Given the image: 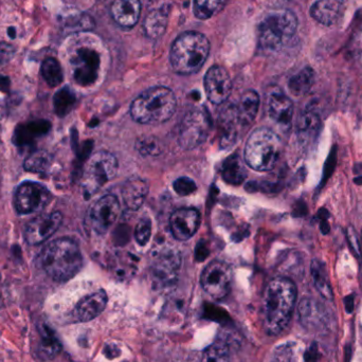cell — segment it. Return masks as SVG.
Segmentation results:
<instances>
[{"mask_svg":"<svg viewBox=\"0 0 362 362\" xmlns=\"http://www.w3.org/2000/svg\"><path fill=\"white\" fill-rule=\"evenodd\" d=\"M246 176H247V171L245 165L237 155H233L223 163V177L225 178V181L232 185H239L243 183Z\"/></svg>","mask_w":362,"mask_h":362,"instance_id":"obj_27","label":"cell"},{"mask_svg":"<svg viewBox=\"0 0 362 362\" xmlns=\"http://www.w3.org/2000/svg\"><path fill=\"white\" fill-rule=\"evenodd\" d=\"M207 97L212 104L221 105L228 101L232 92V81L228 71L221 66H213L204 76Z\"/></svg>","mask_w":362,"mask_h":362,"instance_id":"obj_13","label":"cell"},{"mask_svg":"<svg viewBox=\"0 0 362 362\" xmlns=\"http://www.w3.org/2000/svg\"><path fill=\"white\" fill-rule=\"evenodd\" d=\"M41 268L57 282L74 278L82 268L83 256L78 243L68 237L55 239L39 256Z\"/></svg>","mask_w":362,"mask_h":362,"instance_id":"obj_2","label":"cell"},{"mask_svg":"<svg viewBox=\"0 0 362 362\" xmlns=\"http://www.w3.org/2000/svg\"><path fill=\"white\" fill-rule=\"evenodd\" d=\"M63 221V215L60 212L39 215L27 225L25 237L29 245L36 246L53 237Z\"/></svg>","mask_w":362,"mask_h":362,"instance_id":"obj_14","label":"cell"},{"mask_svg":"<svg viewBox=\"0 0 362 362\" xmlns=\"http://www.w3.org/2000/svg\"><path fill=\"white\" fill-rule=\"evenodd\" d=\"M174 189L179 195H189L196 190V185L193 180L187 177L179 178L174 183Z\"/></svg>","mask_w":362,"mask_h":362,"instance_id":"obj_40","label":"cell"},{"mask_svg":"<svg viewBox=\"0 0 362 362\" xmlns=\"http://www.w3.org/2000/svg\"><path fill=\"white\" fill-rule=\"evenodd\" d=\"M140 13V0H115L111 6V15L113 20L123 28H132L137 24Z\"/></svg>","mask_w":362,"mask_h":362,"instance_id":"obj_22","label":"cell"},{"mask_svg":"<svg viewBox=\"0 0 362 362\" xmlns=\"http://www.w3.org/2000/svg\"><path fill=\"white\" fill-rule=\"evenodd\" d=\"M66 31L78 32V31H89L94 29L95 22L90 16L85 13L72 14L68 15L63 22Z\"/></svg>","mask_w":362,"mask_h":362,"instance_id":"obj_35","label":"cell"},{"mask_svg":"<svg viewBox=\"0 0 362 362\" xmlns=\"http://www.w3.org/2000/svg\"><path fill=\"white\" fill-rule=\"evenodd\" d=\"M212 130V120L208 109L204 107L192 109L183 117L178 132L180 146L193 150L202 146Z\"/></svg>","mask_w":362,"mask_h":362,"instance_id":"obj_8","label":"cell"},{"mask_svg":"<svg viewBox=\"0 0 362 362\" xmlns=\"http://www.w3.org/2000/svg\"><path fill=\"white\" fill-rule=\"evenodd\" d=\"M146 195H148V185L141 178H130L122 188V198L130 210L136 211L141 208Z\"/></svg>","mask_w":362,"mask_h":362,"instance_id":"obj_25","label":"cell"},{"mask_svg":"<svg viewBox=\"0 0 362 362\" xmlns=\"http://www.w3.org/2000/svg\"><path fill=\"white\" fill-rule=\"evenodd\" d=\"M41 343L39 354L43 359H53L61 351V343L55 333L47 326L41 328Z\"/></svg>","mask_w":362,"mask_h":362,"instance_id":"obj_29","label":"cell"},{"mask_svg":"<svg viewBox=\"0 0 362 362\" xmlns=\"http://www.w3.org/2000/svg\"><path fill=\"white\" fill-rule=\"evenodd\" d=\"M180 264L181 260L177 252L174 250L161 252L155 258L153 264V276L155 281L161 284H171L177 277Z\"/></svg>","mask_w":362,"mask_h":362,"instance_id":"obj_19","label":"cell"},{"mask_svg":"<svg viewBox=\"0 0 362 362\" xmlns=\"http://www.w3.org/2000/svg\"><path fill=\"white\" fill-rule=\"evenodd\" d=\"M8 35L11 37L12 39H15L16 37V29L14 27H10L8 28Z\"/></svg>","mask_w":362,"mask_h":362,"instance_id":"obj_43","label":"cell"},{"mask_svg":"<svg viewBox=\"0 0 362 362\" xmlns=\"http://www.w3.org/2000/svg\"><path fill=\"white\" fill-rule=\"evenodd\" d=\"M169 4L167 0L157 4L155 7L151 8L150 12L144 20V30L146 34L152 39L161 36L167 28L169 20Z\"/></svg>","mask_w":362,"mask_h":362,"instance_id":"obj_24","label":"cell"},{"mask_svg":"<svg viewBox=\"0 0 362 362\" xmlns=\"http://www.w3.org/2000/svg\"><path fill=\"white\" fill-rule=\"evenodd\" d=\"M9 87V78H5V76H0V88H8Z\"/></svg>","mask_w":362,"mask_h":362,"instance_id":"obj_42","label":"cell"},{"mask_svg":"<svg viewBox=\"0 0 362 362\" xmlns=\"http://www.w3.org/2000/svg\"><path fill=\"white\" fill-rule=\"evenodd\" d=\"M314 84V71L310 68L301 70L289 81V89L295 96L305 95Z\"/></svg>","mask_w":362,"mask_h":362,"instance_id":"obj_33","label":"cell"},{"mask_svg":"<svg viewBox=\"0 0 362 362\" xmlns=\"http://www.w3.org/2000/svg\"><path fill=\"white\" fill-rule=\"evenodd\" d=\"M299 316L302 324L310 330H320L326 324V312L314 300L306 298L299 305Z\"/></svg>","mask_w":362,"mask_h":362,"instance_id":"obj_23","label":"cell"},{"mask_svg":"<svg viewBox=\"0 0 362 362\" xmlns=\"http://www.w3.org/2000/svg\"><path fill=\"white\" fill-rule=\"evenodd\" d=\"M312 276L314 279V286L326 299H333L332 286L328 279V271L323 263L319 260L312 262Z\"/></svg>","mask_w":362,"mask_h":362,"instance_id":"obj_28","label":"cell"},{"mask_svg":"<svg viewBox=\"0 0 362 362\" xmlns=\"http://www.w3.org/2000/svg\"><path fill=\"white\" fill-rule=\"evenodd\" d=\"M200 215L191 208L178 209L169 218V227L174 237L178 241H188L200 228Z\"/></svg>","mask_w":362,"mask_h":362,"instance_id":"obj_17","label":"cell"},{"mask_svg":"<svg viewBox=\"0 0 362 362\" xmlns=\"http://www.w3.org/2000/svg\"><path fill=\"white\" fill-rule=\"evenodd\" d=\"M41 76L47 84L51 87H57L63 82V70L59 62L53 57H48L41 64Z\"/></svg>","mask_w":362,"mask_h":362,"instance_id":"obj_32","label":"cell"},{"mask_svg":"<svg viewBox=\"0 0 362 362\" xmlns=\"http://www.w3.org/2000/svg\"><path fill=\"white\" fill-rule=\"evenodd\" d=\"M117 158L111 153L100 151L87 161L82 176L83 192L86 197L98 193L106 183L116 177L118 172Z\"/></svg>","mask_w":362,"mask_h":362,"instance_id":"obj_7","label":"cell"},{"mask_svg":"<svg viewBox=\"0 0 362 362\" xmlns=\"http://www.w3.org/2000/svg\"><path fill=\"white\" fill-rule=\"evenodd\" d=\"M50 130L51 123L47 120H36L20 124L14 132V144L20 152L32 153L39 138L48 134Z\"/></svg>","mask_w":362,"mask_h":362,"instance_id":"obj_15","label":"cell"},{"mask_svg":"<svg viewBox=\"0 0 362 362\" xmlns=\"http://www.w3.org/2000/svg\"><path fill=\"white\" fill-rule=\"evenodd\" d=\"M219 125H221V144L223 148L233 146L239 137V130L241 127L237 118L235 104H229L223 107L219 115Z\"/></svg>","mask_w":362,"mask_h":362,"instance_id":"obj_21","label":"cell"},{"mask_svg":"<svg viewBox=\"0 0 362 362\" xmlns=\"http://www.w3.org/2000/svg\"><path fill=\"white\" fill-rule=\"evenodd\" d=\"M202 362H230V351L223 343H214L206 349Z\"/></svg>","mask_w":362,"mask_h":362,"instance_id":"obj_36","label":"cell"},{"mask_svg":"<svg viewBox=\"0 0 362 362\" xmlns=\"http://www.w3.org/2000/svg\"><path fill=\"white\" fill-rule=\"evenodd\" d=\"M74 78L81 86L94 84L98 78L100 55L94 49L82 47L72 60Z\"/></svg>","mask_w":362,"mask_h":362,"instance_id":"obj_12","label":"cell"},{"mask_svg":"<svg viewBox=\"0 0 362 362\" xmlns=\"http://www.w3.org/2000/svg\"><path fill=\"white\" fill-rule=\"evenodd\" d=\"M137 148L142 155L160 154L161 148L156 138L146 137L138 140Z\"/></svg>","mask_w":362,"mask_h":362,"instance_id":"obj_39","label":"cell"},{"mask_svg":"<svg viewBox=\"0 0 362 362\" xmlns=\"http://www.w3.org/2000/svg\"><path fill=\"white\" fill-rule=\"evenodd\" d=\"M53 163V157L46 151H34L31 153L24 163V169L32 173H45Z\"/></svg>","mask_w":362,"mask_h":362,"instance_id":"obj_30","label":"cell"},{"mask_svg":"<svg viewBox=\"0 0 362 362\" xmlns=\"http://www.w3.org/2000/svg\"><path fill=\"white\" fill-rule=\"evenodd\" d=\"M70 1H76V0H70Z\"/></svg>","mask_w":362,"mask_h":362,"instance_id":"obj_44","label":"cell"},{"mask_svg":"<svg viewBox=\"0 0 362 362\" xmlns=\"http://www.w3.org/2000/svg\"><path fill=\"white\" fill-rule=\"evenodd\" d=\"M76 95L69 87H64L60 89L53 98L55 111L59 117H65L71 111L76 104Z\"/></svg>","mask_w":362,"mask_h":362,"instance_id":"obj_31","label":"cell"},{"mask_svg":"<svg viewBox=\"0 0 362 362\" xmlns=\"http://www.w3.org/2000/svg\"><path fill=\"white\" fill-rule=\"evenodd\" d=\"M177 107L175 95L167 87H152L130 105L132 119L141 124H160L173 117Z\"/></svg>","mask_w":362,"mask_h":362,"instance_id":"obj_3","label":"cell"},{"mask_svg":"<svg viewBox=\"0 0 362 362\" xmlns=\"http://www.w3.org/2000/svg\"><path fill=\"white\" fill-rule=\"evenodd\" d=\"M120 213L121 206L118 198L113 195L103 196L89 210V223L97 233L104 235L117 221Z\"/></svg>","mask_w":362,"mask_h":362,"instance_id":"obj_10","label":"cell"},{"mask_svg":"<svg viewBox=\"0 0 362 362\" xmlns=\"http://www.w3.org/2000/svg\"><path fill=\"white\" fill-rule=\"evenodd\" d=\"M258 105H260V98L253 90H248L242 95L239 103L235 104L237 118L242 128L248 127L254 121L258 115Z\"/></svg>","mask_w":362,"mask_h":362,"instance_id":"obj_26","label":"cell"},{"mask_svg":"<svg viewBox=\"0 0 362 362\" xmlns=\"http://www.w3.org/2000/svg\"><path fill=\"white\" fill-rule=\"evenodd\" d=\"M151 235H152V223L148 218H144L138 223L134 231V237L138 244L141 246L146 245L150 241Z\"/></svg>","mask_w":362,"mask_h":362,"instance_id":"obj_38","label":"cell"},{"mask_svg":"<svg viewBox=\"0 0 362 362\" xmlns=\"http://www.w3.org/2000/svg\"><path fill=\"white\" fill-rule=\"evenodd\" d=\"M282 153V141L276 132L266 127L254 130L245 146V161L252 169L271 171Z\"/></svg>","mask_w":362,"mask_h":362,"instance_id":"obj_5","label":"cell"},{"mask_svg":"<svg viewBox=\"0 0 362 362\" xmlns=\"http://www.w3.org/2000/svg\"><path fill=\"white\" fill-rule=\"evenodd\" d=\"M200 283L204 291L213 299H223L230 291L232 271L225 263L213 260L202 271Z\"/></svg>","mask_w":362,"mask_h":362,"instance_id":"obj_9","label":"cell"},{"mask_svg":"<svg viewBox=\"0 0 362 362\" xmlns=\"http://www.w3.org/2000/svg\"><path fill=\"white\" fill-rule=\"evenodd\" d=\"M299 132L302 137H312L319 127V118L312 111H306L299 119Z\"/></svg>","mask_w":362,"mask_h":362,"instance_id":"obj_37","label":"cell"},{"mask_svg":"<svg viewBox=\"0 0 362 362\" xmlns=\"http://www.w3.org/2000/svg\"><path fill=\"white\" fill-rule=\"evenodd\" d=\"M266 111L274 123L282 127H288L293 116V101L277 87L271 88L267 92Z\"/></svg>","mask_w":362,"mask_h":362,"instance_id":"obj_16","label":"cell"},{"mask_svg":"<svg viewBox=\"0 0 362 362\" xmlns=\"http://www.w3.org/2000/svg\"><path fill=\"white\" fill-rule=\"evenodd\" d=\"M297 301V287L287 278L271 280L263 299V324L270 336L282 334L293 316Z\"/></svg>","mask_w":362,"mask_h":362,"instance_id":"obj_1","label":"cell"},{"mask_svg":"<svg viewBox=\"0 0 362 362\" xmlns=\"http://www.w3.org/2000/svg\"><path fill=\"white\" fill-rule=\"evenodd\" d=\"M297 29V16L293 12H271L258 26V47L265 51L280 50L293 39Z\"/></svg>","mask_w":362,"mask_h":362,"instance_id":"obj_6","label":"cell"},{"mask_svg":"<svg viewBox=\"0 0 362 362\" xmlns=\"http://www.w3.org/2000/svg\"><path fill=\"white\" fill-rule=\"evenodd\" d=\"M344 8V0H314L310 8V14L320 24L333 26L343 15Z\"/></svg>","mask_w":362,"mask_h":362,"instance_id":"obj_20","label":"cell"},{"mask_svg":"<svg viewBox=\"0 0 362 362\" xmlns=\"http://www.w3.org/2000/svg\"><path fill=\"white\" fill-rule=\"evenodd\" d=\"M50 200V193L41 183L27 181L16 190L15 209L20 214H30L41 210Z\"/></svg>","mask_w":362,"mask_h":362,"instance_id":"obj_11","label":"cell"},{"mask_svg":"<svg viewBox=\"0 0 362 362\" xmlns=\"http://www.w3.org/2000/svg\"><path fill=\"white\" fill-rule=\"evenodd\" d=\"M210 53V43L202 33L186 32L174 41L171 65L179 74H196L202 69Z\"/></svg>","mask_w":362,"mask_h":362,"instance_id":"obj_4","label":"cell"},{"mask_svg":"<svg viewBox=\"0 0 362 362\" xmlns=\"http://www.w3.org/2000/svg\"><path fill=\"white\" fill-rule=\"evenodd\" d=\"M15 55V48H14L10 43H0V64L1 65H6L9 63Z\"/></svg>","mask_w":362,"mask_h":362,"instance_id":"obj_41","label":"cell"},{"mask_svg":"<svg viewBox=\"0 0 362 362\" xmlns=\"http://www.w3.org/2000/svg\"><path fill=\"white\" fill-rule=\"evenodd\" d=\"M227 0H194V14L200 20H208L218 13Z\"/></svg>","mask_w":362,"mask_h":362,"instance_id":"obj_34","label":"cell"},{"mask_svg":"<svg viewBox=\"0 0 362 362\" xmlns=\"http://www.w3.org/2000/svg\"><path fill=\"white\" fill-rule=\"evenodd\" d=\"M107 295L98 291L83 298L72 310V319L76 322L92 321L106 307Z\"/></svg>","mask_w":362,"mask_h":362,"instance_id":"obj_18","label":"cell"}]
</instances>
